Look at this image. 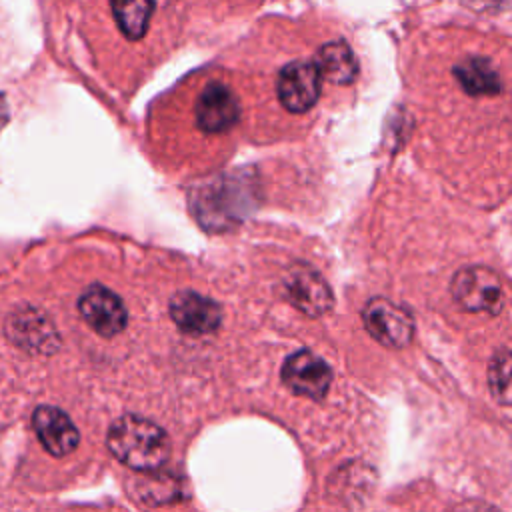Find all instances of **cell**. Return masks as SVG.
I'll use <instances>...</instances> for the list:
<instances>
[{"label": "cell", "instance_id": "cell-4", "mask_svg": "<svg viewBox=\"0 0 512 512\" xmlns=\"http://www.w3.org/2000/svg\"><path fill=\"white\" fill-rule=\"evenodd\" d=\"M322 74L316 62L294 60L278 74V98L282 106L294 114L310 110L320 96Z\"/></svg>", "mask_w": 512, "mask_h": 512}, {"label": "cell", "instance_id": "cell-5", "mask_svg": "<svg viewBox=\"0 0 512 512\" xmlns=\"http://www.w3.org/2000/svg\"><path fill=\"white\" fill-rule=\"evenodd\" d=\"M284 384L298 396L322 400L332 382L330 366L316 354L300 350L286 358L282 366Z\"/></svg>", "mask_w": 512, "mask_h": 512}, {"label": "cell", "instance_id": "cell-1", "mask_svg": "<svg viewBox=\"0 0 512 512\" xmlns=\"http://www.w3.org/2000/svg\"><path fill=\"white\" fill-rule=\"evenodd\" d=\"M108 448L126 466L152 472L168 460L170 440L152 420L128 414L110 426Z\"/></svg>", "mask_w": 512, "mask_h": 512}, {"label": "cell", "instance_id": "cell-15", "mask_svg": "<svg viewBox=\"0 0 512 512\" xmlns=\"http://www.w3.org/2000/svg\"><path fill=\"white\" fill-rule=\"evenodd\" d=\"M48 322L42 316H30L24 312L20 318H12L10 322V336L26 348H36V350H50L44 340L38 334V328H46Z\"/></svg>", "mask_w": 512, "mask_h": 512}, {"label": "cell", "instance_id": "cell-12", "mask_svg": "<svg viewBox=\"0 0 512 512\" xmlns=\"http://www.w3.org/2000/svg\"><path fill=\"white\" fill-rule=\"evenodd\" d=\"M454 76L462 88L472 96H488L500 90V78L490 60L480 56H470L454 68Z\"/></svg>", "mask_w": 512, "mask_h": 512}, {"label": "cell", "instance_id": "cell-7", "mask_svg": "<svg viewBox=\"0 0 512 512\" xmlns=\"http://www.w3.org/2000/svg\"><path fill=\"white\" fill-rule=\"evenodd\" d=\"M286 298L308 316H322L332 308V292L326 280L310 266L298 264L284 282Z\"/></svg>", "mask_w": 512, "mask_h": 512}, {"label": "cell", "instance_id": "cell-8", "mask_svg": "<svg viewBox=\"0 0 512 512\" xmlns=\"http://www.w3.org/2000/svg\"><path fill=\"white\" fill-rule=\"evenodd\" d=\"M170 316L176 326L192 336L210 334L220 326V306L196 292H178L170 300Z\"/></svg>", "mask_w": 512, "mask_h": 512}, {"label": "cell", "instance_id": "cell-11", "mask_svg": "<svg viewBox=\"0 0 512 512\" xmlns=\"http://www.w3.org/2000/svg\"><path fill=\"white\" fill-rule=\"evenodd\" d=\"M316 66L322 78L334 84H350L358 74V62L352 48L344 40L326 42L318 50Z\"/></svg>", "mask_w": 512, "mask_h": 512}, {"label": "cell", "instance_id": "cell-10", "mask_svg": "<svg viewBox=\"0 0 512 512\" xmlns=\"http://www.w3.org/2000/svg\"><path fill=\"white\" fill-rule=\"evenodd\" d=\"M238 102L224 84H208L196 104V120L204 132L218 134L228 130L238 120Z\"/></svg>", "mask_w": 512, "mask_h": 512}, {"label": "cell", "instance_id": "cell-13", "mask_svg": "<svg viewBox=\"0 0 512 512\" xmlns=\"http://www.w3.org/2000/svg\"><path fill=\"white\" fill-rule=\"evenodd\" d=\"M110 8L126 38L140 40L146 34L154 8L152 0H110Z\"/></svg>", "mask_w": 512, "mask_h": 512}, {"label": "cell", "instance_id": "cell-17", "mask_svg": "<svg viewBox=\"0 0 512 512\" xmlns=\"http://www.w3.org/2000/svg\"><path fill=\"white\" fill-rule=\"evenodd\" d=\"M478 512H480V510H478ZM490 512H492V510H490Z\"/></svg>", "mask_w": 512, "mask_h": 512}, {"label": "cell", "instance_id": "cell-6", "mask_svg": "<svg viewBox=\"0 0 512 512\" xmlns=\"http://www.w3.org/2000/svg\"><path fill=\"white\" fill-rule=\"evenodd\" d=\"M78 310L86 324L100 336H116L124 330L128 314L122 300L104 286H90L78 300Z\"/></svg>", "mask_w": 512, "mask_h": 512}, {"label": "cell", "instance_id": "cell-3", "mask_svg": "<svg viewBox=\"0 0 512 512\" xmlns=\"http://www.w3.org/2000/svg\"><path fill=\"white\" fill-rule=\"evenodd\" d=\"M362 320L370 336L390 348H402L414 336V320L408 310L388 298H372L364 306Z\"/></svg>", "mask_w": 512, "mask_h": 512}, {"label": "cell", "instance_id": "cell-2", "mask_svg": "<svg viewBox=\"0 0 512 512\" xmlns=\"http://www.w3.org/2000/svg\"><path fill=\"white\" fill-rule=\"evenodd\" d=\"M452 296L468 312L496 314L502 306V286L498 276L484 266H468L454 274Z\"/></svg>", "mask_w": 512, "mask_h": 512}, {"label": "cell", "instance_id": "cell-9", "mask_svg": "<svg viewBox=\"0 0 512 512\" xmlns=\"http://www.w3.org/2000/svg\"><path fill=\"white\" fill-rule=\"evenodd\" d=\"M38 440L52 456H66L78 446V430L72 420L54 406H38L32 416Z\"/></svg>", "mask_w": 512, "mask_h": 512}, {"label": "cell", "instance_id": "cell-16", "mask_svg": "<svg viewBox=\"0 0 512 512\" xmlns=\"http://www.w3.org/2000/svg\"><path fill=\"white\" fill-rule=\"evenodd\" d=\"M6 116H8L6 114V106H4V100L0 98V126L6 122Z\"/></svg>", "mask_w": 512, "mask_h": 512}, {"label": "cell", "instance_id": "cell-14", "mask_svg": "<svg viewBox=\"0 0 512 512\" xmlns=\"http://www.w3.org/2000/svg\"><path fill=\"white\" fill-rule=\"evenodd\" d=\"M488 386L492 396L506 406H512V350H500L488 364Z\"/></svg>", "mask_w": 512, "mask_h": 512}]
</instances>
